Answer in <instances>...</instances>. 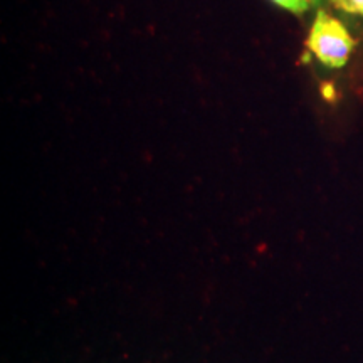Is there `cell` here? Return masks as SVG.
<instances>
[{"label": "cell", "instance_id": "cell-1", "mask_svg": "<svg viewBox=\"0 0 363 363\" xmlns=\"http://www.w3.org/2000/svg\"><path fill=\"white\" fill-rule=\"evenodd\" d=\"M357 40L345 24L325 11H318L306 39V49L321 65L340 69L348 62Z\"/></svg>", "mask_w": 363, "mask_h": 363}, {"label": "cell", "instance_id": "cell-2", "mask_svg": "<svg viewBox=\"0 0 363 363\" xmlns=\"http://www.w3.org/2000/svg\"><path fill=\"white\" fill-rule=\"evenodd\" d=\"M271 2L281 9H284V11L296 13V16L305 13L311 6V0H271Z\"/></svg>", "mask_w": 363, "mask_h": 363}, {"label": "cell", "instance_id": "cell-3", "mask_svg": "<svg viewBox=\"0 0 363 363\" xmlns=\"http://www.w3.org/2000/svg\"><path fill=\"white\" fill-rule=\"evenodd\" d=\"M331 4L345 13L363 17V0H331Z\"/></svg>", "mask_w": 363, "mask_h": 363}, {"label": "cell", "instance_id": "cell-4", "mask_svg": "<svg viewBox=\"0 0 363 363\" xmlns=\"http://www.w3.org/2000/svg\"><path fill=\"white\" fill-rule=\"evenodd\" d=\"M311 2H320V0H311Z\"/></svg>", "mask_w": 363, "mask_h": 363}]
</instances>
